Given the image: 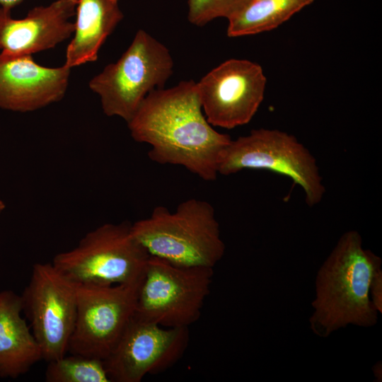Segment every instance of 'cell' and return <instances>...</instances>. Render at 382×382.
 Masks as SVG:
<instances>
[{"mask_svg":"<svg viewBox=\"0 0 382 382\" xmlns=\"http://www.w3.org/2000/svg\"><path fill=\"white\" fill-rule=\"evenodd\" d=\"M120 0H78L73 38L64 65L70 69L97 60L98 52L124 15Z\"/></svg>","mask_w":382,"mask_h":382,"instance_id":"9a60e30c","label":"cell"},{"mask_svg":"<svg viewBox=\"0 0 382 382\" xmlns=\"http://www.w3.org/2000/svg\"><path fill=\"white\" fill-rule=\"evenodd\" d=\"M371 302L381 314L382 313V269L376 271L374 275L369 289Z\"/></svg>","mask_w":382,"mask_h":382,"instance_id":"d6986e66","label":"cell"},{"mask_svg":"<svg viewBox=\"0 0 382 382\" xmlns=\"http://www.w3.org/2000/svg\"><path fill=\"white\" fill-rule=\"evenodd\" d=\"M266 83L255 62L230 59L220 64L197 82L207 121L228 129L248 124L263 100Z\"/></svg>","mask_w":382,"mask_h":382,"instance_id":"8fae6325","label":"cell"},{"mask_svg":"<svg viewBox=\"0 0 382 382\" xmlns=\"http://www.w3.org/2000/svg\"><path fill=\"white\" fill-rule=\"evenodd\" d=\"M379 256L363 246L360 233L345 232L319 268L315 281L310 328L320 337L348 325H375L379 313L369 294L372 278L381 268Z\"/></svg>","mask_w":382,"mask_h":382,"instance_id":"7a4b0ae2","label":"cell"},{"mask_svg":"<svg viewBox=\"0 0 382 382\" xmlns=\"http://www.w3.org/2000/svg\"><path fill=\"white\" fill-rule=\"evenodd\" d=\"M5 208L4 202L0 199V212H1Z\"/></svg>","mask_w":382,"mask_h":382,"instance_id":"7402d4cb","label":"cell"},{"mask_svg":"<svg viewBox=\"0 0 382 382\" xmlns=\"http://www.w3.org/2000/svg\"><path fill=\"white\" fill-rule=\"evenodd\" d=\"M64 64L50 68L35 63L32 55L0 54V109L27 112L61 100L71 74Z\"/></svg>","mask_w":382,"mask_h":382,"instance_id":"4fadbf2b","label":"cell"},{"mask_svg":"<svg viewBox=\"0 0 382 382\" xmlns=\"http://www.w3.org/2000/svg\"><path fill=\"white\" fill-rule=\"evenodd\" d=\"M253 0H188V21L204 26L217 18L228 21L243 11Z\"/></svg>","mask_w":382,"mask_h":382,"instance_id":"ac0fdd59","label":"cell"},{"mask_svg":"<svg viewBox=\"0 0 382 382\" xmlns=\"http://www.w3.org/2000/svg\"><path fill=\"white\" fill-rule=\"evenodd\" d=\"M131 229L150 256L178 266L214 268L225 253L214 208L205 200L187 199L175 212L157 206Z\"/></svg>","mask_w":382,"mask_h":382,"instance_id":"3957f363","label":"cell"},{"mask_svg":"<svg viewBox=\"0 0 382 382\" xmlns=\"http://www.w3.org/2000/svg\"><path fill=\"white\" fill-rule=\"evenodd\" d=\"M245 169L266 170L289 178L303 189L310 207L319 204L325 192L316 158L294 135L278 129H256L231 141L218 173L229 175Z\"/></svg>","mask_w":382,"mask_h":382,"instance_id":"52a82bcc","label":"cell"},{"mask_svg":"<svg viewBox=\"0 0 382 382\" xmlns=\"http://www.w3.org/2000/svg\"><path fill=\"white\" fill-rule=\"evenodd\" d=\"M21 295L0 291V378L16 379L42 360L40 346L21 316Z\"/></svg>","mask_w":382,"mask_h":382,"instance_id":"5bb4252c","label":"cell"},{"mask_svg":"<svg viewBox=\"0 0 382 382\" xmlns=\"http://www.w3.org/2000/svg\"><path fill=\"white\" fill-rule=\"evenodd\" d=\"M187 327L166 328L134 314L117 343L103 359L111 382H140L174 366L188 346Z\"/></svg>","mask_w":382,"mask_h":382,"instance_id":"30bf717a","label":"cell"},{"mask_svg":"<svg viewBox=\"0 0 382 382\" xmlns=\"http://www.w3.org/2000/svg\"><path fill=\"white\" fill-rule=\"evenodd\" d=\"M78 0H56L35 6L21 19L13 18L11 9L0 8L1 55L17 57L54 48L74 33Z\"/></svg>","mask_w":382,"mask_h":382,"instance_id":"7c38bea8","label":"cell"},{"mask_svg":"<svg viewBox=\"0 0 382 382\" xmlns=\"http://www.w3.org/2000/svg\"><path fill=\"white\" fill-rule=\"evenodd\" d=\"M314 0H253L228 20L227 35H255L277 28Z\"/></svg>","mask_w":382,"mask_h":382,"instance_id":"2e32d148","label":"cell"},{"mask_svg":"<svg viewBox=\"0 0 382 382\" xmlns=\"http://www.w3.org/2000/svg\"><path fill=\"white\" fill-rule=\"evenodd\" d=\"M132 224H104L74 248L57 254L52 265L76 284L110 286L139 281L150 257L134 236Z\"/></svg>","mask_w":382,"mask_h":382,"instance_id":"277c9868","label":"cell"},{"mask_svg":"<svg viewBox=\"0 0 382 382\" xmlns=\"http://www.w3.org/2000/svg\"><path fill=\"white\" fill-rule=\"evenodd\" d=\"M169 50L147 32L139 30L120 58L88 83L100 96L103 112L128 122L152 91L163 88L173 72Z\"/></svg>","mask_w":382,"mask_h":382,"instance_id":"5b68a950","label":"cell"},{"mask_svg":"<svg viewBox=\"0 0 382 382\" xmlns=\"http://www.w3.org/2000/svg\"><path fill=\"white\" fill-rule=\"evenodd\" d=\"M213 275L214 268L181 267L150 256L134 315L166 328H188L200 317Z\"/></svg>","mask_w":382,"mask_h":382,"instance_id":"8992f818","label":"cell"},{"mask_svg":"<svg viewBox=\"0 0 382 382\" xmlns=\"http://www.w3.org/2000/svg\"><path fill=\"white\" fill-rule=\"evenodd\" d=\"M47 363V382H111L101 359L71 354Z\"/></svg>","mask_w":382,"mask_h":382,"instance_id":"e0dca14e","label":"cell"},{"mask_svg":"<svg viewBox=\"0 0 382 382\" xmlns=\"http://www.w3.org/2000/svg\"><path fill=\"white\" fill-rule=\"evenodd\" d=\"M373 373L375 378L377 381H381L382 380V366L381 362H377L373 366Z\"/></svg>","mask_w":382,"mask_h":382,"instance_id":"44dd1931","label":"cell"},{"mask_svg":"<svg viewBox=\"0 0 382 382\" xmlns=\"http://www.w3.org/2000/svg\"><path fill=\"white\" fill-rule=\"evenodd\" d=\"M24 0H0L1 7L11 9L16 6L20 4Z\"/></svg>","mask_w":382,"mask_h":382,"instance_id":"ffe728a7","label":"cell"},{"mask_svg":"<svg viewBox=\"0 0 382 382\" xmlns=\"http://www.w3.org/2000/svg\"><path fill=\"white\" fill-rule=\"evenodd\" d=\"M140 281L110 286L76 284L70 354L103 360L110 354L134 313Z\"/></svg>","mask_w":382,"mask_h":382,"instance_id":"9c48e42d","label":"cell"},{"mask_svg":"<svg viewBox=\"0 0 382 382\" xmlns=\"http://www.w3.org/2000/svg\"><path fill=\"white\" fill-rule=\"evenodd\" d=\"M21 296L42 359L49 362L66 355L76 320V284L52 262H38Z\"/></svg>","mask_w":382,"mask_h":382,"instance_id":"ba28073f","label":"cell"},{"mask_svg":"<svg viewBox=\"0 0 382 382\" xmlns=\"http://www.w3.org/2000/svg\"><path fill=\"white\" fill-rule=\"evenodd\" d=\"M127 123L134 141L151 146L152 161L181 166L205 181L217 178L232 140L207 121L193 80L152 91Z\"/></svg>","mask_w":382,"mask_h":382,"instance_id":"6da1fadb","label":"cell"}]
</instances>
